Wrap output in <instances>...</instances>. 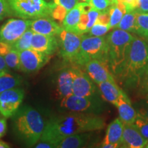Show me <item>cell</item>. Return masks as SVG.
Listing matches in <instances>:
<instances>
[{
  "instance_id": "cell-1",
  "label": "cell",
  "mask_w": 148,
  "mask_h": 148,
  "mask_svg": "<svg viewBox=\"0 0 148 148\" xmlns=\"http://www.w3.org/2000/svg\"><path fill=\"white\" fill-rule=\"evenodd\" d=\"M104 125V121L98 114L70 112L55 116L45 123L41 137L34 147H57L65 136L99 130Z\"/></svg>"
},
{
  "instance_id": "cell-2",
  "label": "cell",
  "mask_w": 148,
  "mask_h": 148,
  "mask_svg": "<svg viewBox=\"0 0 148 148\" xmlns=\"http://www.w3.org/2000/svg\"><path fill=\"white\" fill-rule=\"evenodd\" d=\"M11 118L12 131L16 138L26 147H34L41 137L45 125L40 112L25 105L20 106Z\"/></svg>"
},
{
  "instance_id": "cell-3",
  "label": "cell",
  "mask_w": 148,
  "mask_h": 148,
  "mask_svg": "<svg viewBox=\"0 0 148 148\" xmlns=\"http://www.w3.org/2000/svg\"><path fill=\"white\" fill-rule=\"evenodd\" d=\"M148 63V43L134 37L131 42L127 55L119 75L129 81L139 80L143 70Z\"/></svg>"
},
{
  "instance_id": "cell-4",
  "label": "cell",
  "mask_w": 148,
  "mask_h": 148,
  "mask_svg": "<svg viewBox=\"0 0 148 148\" xmlns=\"http://www.w3.org/2000/svg\"><path fill=\"white\" fill-rule=\"evenodd\" d=\"M134 38L128 32L121 29H114L106 36L109 66L116 75H119L121 71Z\"/></svg>"
},
{
  "instance_id": "cell-5",
  "label": "cell",
  "mask_w": 148,
  "mask_h": 148,
  "mask_svg": "<svg viewBox=\"0 0 148 148\" xmlns=\"http://www.w3.org/2000/svg\"><path fill=\"white\" fill-rule=\"evenodd\" d=\"M13 15L25 19L50 16L55 3L48 0H6Z\"/></svg>"
},
{
  "instance_id": "cell-6",
  "label": "cell",
  "mask_w": 148,
  "mask_h": 148,
  "mask_svg": "<svg viewBox=\"0 0 148 148\" xmlns=\"http://www.w3.org/2000/svg\"><path fill=\"white\" fill-rule=\"evenodd\" d=\"M93 59L108 62V47L106 37L84 36L82 34L80 49L74 64L84 66L86 62Z\"/></svg>"
},
{
  "instance_id": "cell-7",
  "label": "cell",
  "mask_w": 148,
  "mask_h": 148,
  "mask_svg": "<svg viewBox=\"0 0 148 148\" xmlns=\"http://www.w3.org/2000/svg\"><path fill=\"white\" fill-rule=\"evenodd\" d=\"M60 106L72 112L98 114L105 110V104L99 95L91 97H79L74 95L61 99Z\"/></svg>"
},
{
  "instance_id": "cell-8",
  "label": "cell",
  "mask_w": 148,
  "mask_h": 148,
  "mask_svg": "<svg viewBox=\"0 0 148 148\" xmlns=\"http://www.w3.org/2000/svg\"><path fill=\"white\" fill-rule=\"evenodd\" d=\"M82 35L69 32L62 27L57 35L60 47V55L64 60L75 62L80 49Z\"/></svg>"
},
{
  "instance_id": "cell-9",
  "label": "cell",
  "mask_w": 148,
  "mask_h": 148,
  "mask_svg": "<svg viewBox=\"0 0 148 148\" xmlns=\"http://www.w3.org/2000/svg\"><path fill=\"white\" fill-rule=\"evenodd\" d=\"M25 92L23 88L14 87L0 93V114L5 118L12 117L21 106Z\"/></svg>"
},
{
  "instance_id": "cell-10",
  "label": "cell",
  "mask_w": 148,
  "mask_h": 148,
  "mask_svg": "<svg viewBox=\"0 0 148 148\" xmlns=\"http://www.w3.org/2000/svg\"><path fill=\"white\" fill-rule=\"evenodd\" d=\"M32 19L10 18L0 27V41L12 45L30 27Z\"/></svg>"
},
{
  "instance_id": "cell-11",
  "label": "cell",
  "mask_w": 148,
  "mask_h": 148,
  "mask_svg": "<svg viewBox=\"0 0 148 148\" xmlns=\"http://www.w3.org/2000/svg\"><path fill=\"white\" fill-rule=\"evenodd\" d=\"M50 56L32 48L19 51V70L25 73H33L47 63Z\"/></svg>"
},
{
  "instance_id": "cell-12",
  "label": "cell",
  "mask_w": 148,
  "mask_h": 148,
  "mask_svg": "<svg viewBox=\"0 0 148 148\" xmlns=\"http://www.w3.org/2000/svg\"><path fill=\"white\" fill-rule=\"evenodd\" d=\"M73 73V95L79 97H91L99 95L95 82L85 71L78 67L71 68Z\"/></svg>"
},
{
  "instance_id": "cell-13",
  "label": "cell",
  "mask_w": 148,
  "mask_h": 148,
  "mask_svg": "<svg viewBox=\"0 0 148 148\" xmlns=\"http://www.w3.org/2000/svg\"><path fill=\"white\" fill-rule=\"evenodd\" d=\"M84 66L85 72L95 84H98L106 81L115 82L108 69L110 66L108 62L93 59L86 62Z\"/></svg>"
},
{
  "instance_id": "cell-14",
  "label": "cell",
  "mask_w": 148,
  "mask_h": 148,
  "mask_svg": "<svg viewBox=\"0 0 148 148\" xmlns=\"http://www.w3.org/2000/svg\"><path fill=\"white\" fill-rule=\"evenodd\" d=\"M31 48L51 56L59 48V42L57 36H49L34 33L32 36Z\"/></svg>"
},
{
  "instance_id": "cell-15",
  "label": "cell",
  "mask_w": 148,
  "mask_h": 148,
  "mask_svg": "<svg viewBox=\"0 0 148 148\" xmlns=\"http://www.w3.org/2000/svg\"><path fill=\"white\" fill-rule=\"evenodd\" d=\"M147 140L142 136L134 124H124L120 147L128 148L145 147Z\"/></svg>"
},
{
  "instance_id": "cell-16",
  "label": "cell",
  "mask_w": 148,
  "mask_h": 148,
  "mask_svg": "<svg viewBox=\"0 0 148 148\" xmlns=\"http://www.w3.org/2000/svg\"><path fill=\"white\" fill-rule=\"evenodd\" d=\"M123 127L124 123L119 117L113 120L108 125L106 136L100 147L105 148L119 147L123 134Z\"/></svg>"
},
{
  "instance_id": "cell-17",
  "label": "cell",
  "mask_w": 148,
  "mask_h": 148,
  "mask_svg": "<svg viewBox=\"0 0 148 148\" xmlns=\"http://www.w3.org/2000/svg\"><path fill=\"white\" fill-rule=\"evenodd\" d=\"M29 28L34 33L57 36L60 32L62 26L50 16H46L32 19Z\"/></svg>"
},
{
  "instance_id": "cell-18",
  "label": "cell",
  "mask_w": 148,
  "mask_h": 148,
  "mask_svg": "<svg viewBox=\"0 0 148 148\" xmlns=\"http://www.w3.org/2000/svg\"><path fill=\"white\" fill-rule=\"evenodd\" d=\"M73 73L71 68H64L58 73L57 77V93L63 98L73 95Z\"/></svg>"
},
{
  "instance_id": "cell-19",
  "label": "cell",
  "mask_w": 148,
  "mask_h": 148,
  "mask_svg": "<svg viewBox=\"0 0 148 148\" xmlns=\"http://www.w3.org/2000/svg\"><path fill=\"white\" fill-rule=\"evenodd\" d=\"M115 106L118 108L119 118L124 124H133L138 116V112L131 105L126 94L119 98Z\"/></svg>"
},
{
  "instance_id": "cell-20",
  "label": "cell",
  "mask_w": 148,
  "mask_h": 148,
  "mask_svg": "<svg viewBox=\"0 0 148 148\" xmlns=\"http://www.w3.org/2000/svg\"><path fill=\"white\" fill-rule=\"evenodd\" d=\"M99 89V93L103 100L110 102L115 106L119 98L125 94L123 90L120 88L115 82H101L98 84Z\"/></svg>"
},
{
  "instance_id": "cell-21",
  "label": "cell",
  "mask_w": 148,
  "mask_h": 148,
  "mask_svg": "<svg viewBox=\"0 0 148 148\" xmlns=\"http://www.w3.org/2000/svg\"><path fill=\"white\" fill-rule=\"evenodd\" d=\"M90 132L78 133L65 136L58 143V148H79L87 145L90 140Z\"/></svg>"
},
{
  "instance_id": "cell-22",
  "label": "cell",
  "mask_w": 148,
  "mask_h": 148,
  "mask_svg": "<svg viewBox=\"0 0 148 148\" xmlns=\"http://www.w3.org/2000/svg\"><path fill=\"white\" fill-rule=\"evenodd\" d=\"M81 14H82V10L77 3L74 8L68 11L62 23V27L69 32H74L79 21Z\"/></svg>"
},
{
  "instance_id": "cell-23",
  "label": "cell",
  "mask_w": 148,
  "mask_h": 148,
  "mask_svg": "<svg viewBox=\"0 0 148 148\" xmlns=\"http://www.w3.org/2000/svg\"><path fill=\"white\" fill-rule=\"evenodd\" d=\"M136 12L132 10L125 13L121 20L116 26V29H121L123 30L136 33Z\"/></svg>"
},
{
  "instance_id": "cell-24",
  "label": "cell",
  "mask_w": 148,
  "mask_h": 148,
  "mask_svg": "<svg viewBox=\"0 0 148 148\" xmlns=\"http://www.w3.org/2000/svg\"><path fill=\"white\" fill-rule=\"evenodd\" d=\"M110 11V23L109 26L110 29L114 28L119 24L122 17L126 13V8L125 5L121 2H118L116 4L112 5L109 8Z\"/></svg>"
},
{
  "instance_id": "cell-25",
  "label": "cell",
  "mask_w": 148,
  "mask_h": 148,
  "mask_svg": "<svg viewBox=\"0 0 148 148\" xmlns=\"http://www.w3.org/2000/svg\"><path fill=\"white\" fill-rule=\"evenodd\" d=\"M22 83V78L18 75L7 73L0 76V93L5 90L19 86Z\"/></svg>"
},
{
  "instance_id": "cell-26",
  "label": "cell",
  "mask_w": 148,
  "mask_h": 148,
  "mask_svg": "<svg viewBox=\"0 0 148 148\" xmlns=\"http://www.w3.org/2000/svg\"><path fill=\"white\" fill-rule=\"evenodd\" d=\"M33 34H34V32L30 28H29L22 34V36L15 42L12 44V48L18 51L31 48Z\"/></svg>"
},
{
  "instance_id": "cell-27",
  "label": "cell",
  "mask_w": 148,
  "mask_h": 148,
  "mask_svg": "<svg viewBox=\"0 0 148 148\" xmlns=\"http://www.w3.org/2000/svg\"><path fill=\"white\" fill-rule=\"evenodd\" d=\"M136 34L148 40V14H136Z\"/></svg>"
},
{
  "instance_id": "cell-28",
  "label": "cell",
  "mask_w": 148,
  "mask_h": 148,
  "mask_svg": "<svg viewBox=\"0 0 148 148\" xmlns=\"http://www.w3.org/2000/svg\"><path fill=\"white\" fill-rule=\"evenodd\" d=\"M3 58L9 69L19 70V51L12 48L7 54L3 56Z\"/></svg>"
},
{
  "instance_id": "cell-29",
  "label": "cell",
  "mask_w": 148,
  "mask_h": 148,
  "mask_svg": "<svg viewBox=\"0 0 148 148\" xmlns=\"http://www.w3.org/2000/svg\"><path fill=\"white\" fill-rule=\"evenodd\" d=\"M142 136L148 141V121L138 113V116L134 123Z\"/></svg>"
},
{
  "instance_id": "cell-30",
  "label": "cell",
  "mask_w": 148,
  "mask_h": 148,
  "mask_svg": "<svg viewBox=\"0 0 148 148\" xmlns=\"http://www.w3.org/2000/svg\"><path fill=\"white\" fill-rule=\"evenodd\" d=\"M110 29V27L109 25L95 23L88 31V35L94 36H103Z\"/></svg>"
},
{
  "instance_id": "cell-31",
  "label": "cell",
  "mask_w": 148,
  "mask_h": 148,
  "mask_svg": "<svg viewBox=\"0 0 148 148\" xmlns=\"http://www.w3.org/2000/svg\"><path fill=\"white\" fill-rule=\"evenodd\" d=\"M67 12L68 11L62 6H61L60 5L55 4L53 8L52 12H51V17L53 20H55L56 21H58L59 23H62Z\"/></svg>"
},
{
  "instance_id": "cell-32",
  "label": "cell",
  "mask_w": 148,
  "mask_h": 148,
  "mask_svg": "<svg viewBox=\"0 0 148 148\" xmlns=\"http://www.w3.org/2000/svg\"><path fill=\"white\" fill-rule=\"evenodd\" d=\"M87 3L99 12L107 10L112 5L108 0H88Z\"/></svg>"
},
{
  "instance_id": "cell-33",
  "label": "cell",
  "mask_w": 148,
  "mask_h": 148,
  "mask_svg": "<svg viewBox=\"0 0 148 148\" xmlns=\"http://www.w3.org/2000/svg\"><path fill=\"white\" fill-rule=\"evenodd\" d=\"M12 15L13 14L6 0H0V21Z\"/></svg>"
},
{
  "instance_id": "cell-34",
  "label": "cell",
  "mask_w": 148,
  "mask_h": 148,
  "mask_svg": "<svg viewBox=\"0 0 148 148\" xmlns=\"http://www.w3.org/2000/svg\"><path fill=\"white\" fill-rule=\"evenodd\" d=\"M53 3L56 5H60L67 11H69L79 3L78 0H53Z\"/></svg>"
},
{
  "instance_id": "cell-35",
  "label": "cell",
  "mask_w": 148,
  "mask_h": 148,
  "mask_svg": "<svg viewBox=\"0 0 148 148\" xmlns=\"http://www.w3.org/2000/svg\"><path fill=\"white\" fill-rule=\"evenodd\" d=\"M99 12H98L97 10H96L95 9L92 8L87 12L88 18V21L87 24L88 32V31H89V29L91 28L92 25L95 23L96 20H97V16L99 15Z\"/></svg>"
},
{
  "instance_id": "cell-36",
  "label": "cell",
  "mask_w": 148,
  "mask_h": 148,
  "mask_svg": "<svg viewBox=\"0 0 148 148\" xmlns=\"http://www.w3.org/2000/svg\"><path fill=\"white\" fill-rule=\"evenodd\" d=\"M110 11H109V9H108L107 10L103 11V12H99L95 23H99L105 25H109V23H110Z\"/></svg>"
},
{
  "instance_id": "cell-37",
  "label": "cell",
  "mask_w": 148,
  "mask_h": 148,
  "mask_svg": "<svg viewBox=\"0 0 148 148\" xmlns=\"http://www.w3.org/2000/svg\"><path fill=\"white\" fill-rule=\"evenodd\" d=\"M134 10L138 14H148V0H137Z\"/></svg>"
},
{
  "instance_id": "cell-38",
  "label": "cell",
  "mask_w": 148,
  "mask_h": 148,
  "mask_svg": "<svg viewBox=\"0 0 148 148\" xmlns=\"http://www.w3.org/2000/svg\"><path fill=\"white\" fill-rule=\"evenodd\" d=\"M141 80L143 87L148 91V63L146 64V66L143 70L141 75H140L139 80Z\"/></svg>"
},
{
  "instance_id": "cell-39",
  "label": "cell",
  "mask_w": 148,
  "mask_h": 148,
  "mask_svg": "<svg viewBox=\"0 0 148 148\" xmlns=\"http://www.w3.org/2000/svg\"><path fill=\"white\" fill-rule=\"evenodd\" d=\"M118 2L123 3L126 8L127 12H129L135 10L137 0H118Z\"/></svg>"
},
{
  "instance_id": "cell-40",
  "label": "cell",
  "mask_w": 148,
  "mask_h": 148,
  "mask_svg": "<svg viewBox=\"0 0 148 148\" xmlns=\"http://www.w3.org/2000/svg\"><path fill=\"white\" fill-rule=\"evenodd\" d=\"M12 49V46L10 44L7 43V42L0 41V55L4 56L7 54L11 49Z\"/></svg>"
},
{
  "instance_id": "cell-41",
  "label": "cell",
  "mask_w": 148,
  "mask_h": 148,
  "mask_svg": "<svg viewBox=\"0 0 148 148\" xmlns=\"http://www.w3.org/2000/svg\"><path fill=\"white\" fill-rule=\"evenodd\" d=\"M7 131V121L6 118L0 115V138L3 137Z\"/></svg>"
},
{
  "instance_id": "cell-42",
  "label": "cell",
  "mask_w": 148,
  "mask_h": 148,
  "mask_svg": "<svg viewBox=\"0 0 148 148\" xmlns=\"http://www.w3.org/2000/svg\"><path fill=\"white\" fill-rule=\"evenodd\" d=\"M7 73H9V68L5 63L3 56L0 55V76Z\"/></svg>"
},
{
  "instance_id": "cell-43",
  "label": "cell",
  "mask_w": 148,
  "mask_h": 148,
  "mask_svg": "<svg viewBox=\"0 0 148 148\" xmlns=\"http://www.w3.org/2000/svg\"><path fill=\"white\" fill-rule=\"evenodd\" d=\"M140 115L143 116L145 119H147L148 121V106L144 107L143 108L140 109L139 112H138Z\"/></svg>"
},
{
  "instance_id": "cell-44",
  "label": "cell",
  "mask_w": 148,
  "mask_h": 148,
  "mask_svg": "<svg viewBox=\"0 0 148 148\" xmlns=\"http://www.w3.org/2000/svg\"><path fill=\"white\" fill-rule=\"evenodd\" d=\"M10 146L7 143L3 141V140H0V148H9Z\"/></svg>"
},
{
  "instance_id": "cell-45",
  "label": "cell",
  "mask_w": 148,
  "mask_h": 148,
  "mask_svg": "<svg viewBox=\"0 0 148 148\" xmlns=\"http://www.w3.org/2000/svg\"><path fill=\"white\" fill-rule=\"evenodd\" d=\"M110 1V3H111V5H114L118 3V0H108Z\"/></svg>"
},
{
  "instance_id": "cell-46",
  "label": "cell",
  "mask_w": 148,
  "mask_h": 148,
  "mask_svg": "<svg viewBox=\"0 0 148 148\" xmlns=\"http://www.w3.org/2000/svg\"><path fill=\"white\" fill-rule=\"evenodd\" d=\"M79 2H87L88 0H78Z\"/></svg>"
},
{
  "instance_id": "cell-47",
  "label": "cell",
  "mask_w": 148,
  "mask_h": 148,
  "mask_svg": "<svg viewBox=\"0 0 148 148\" xmlns=\"http://www.w3.org/2000/svg\"><path fill=\"white\" fill-rule=\"evenodd\" d=\"M145 147H147V148H148V141H147V144H146V145H145Z\"/></svg>"
}]
</instances>
